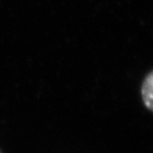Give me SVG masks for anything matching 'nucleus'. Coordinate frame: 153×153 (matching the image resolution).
I'll use <instances>...</instances> for the list:
<instances>
[{
  "mask_svg": "<svg viewBox=\"0 0 153 153\" xmlns=\"http://www.w3.org/2000/svg\"><path fill=\"white\" fill-rule=\"evenodd\" d=\"M141 98L146 108L153 112V70L147 74L141 85Z\"/></svg>",
  "mask_w": 153,
  "mask_h": 153,
  "instance_id": "1",
  "label": "nucleus"
},
{
  "mask_svg": "<svg viewBox=\"0 0 153 153\" xmlns=\"http://www.w3.org/2000/svg\"><path fill=\"white\" fill-rule=\"evenodd\" d=\"M0 153H1V152H0Z\"/></svg>",
  "mask_w": 153,
  "mask_h": 153,
  "instance_id": "2",
  "label": "nucleus"
}]
</instances>
